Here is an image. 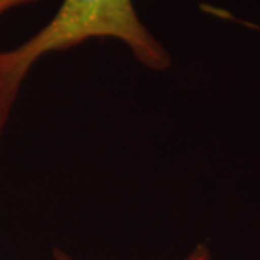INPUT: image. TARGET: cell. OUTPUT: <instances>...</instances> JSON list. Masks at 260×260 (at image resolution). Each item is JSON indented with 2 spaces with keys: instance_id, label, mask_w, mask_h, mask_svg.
I'll use <instances>...</instances> for the list:
<instances>
[{
  "instance_id": "cell-3",
  "label": "cell",
  "mask_w": 260,
  "mask_h": 260,
  "mask_svg": "<svg viewBox=\"0 0 260 260\" xmlns=\"http://www.w3.org/2000/svg\"><path fill=\"white\" fill-rule=\"evenodd\" d=\"M42 0H0V18L8 13L9 10L16 9L20 6H28V5H34Z\"/></svg>"
},
{
  "instance_id": "cell-2",
  "label": "cell",
  "mask_w": 260,
  "mask_h": 260,
  "mask_svg": "<svg viewBox=\"0 0 260 260\" xmlns=\"http://www.w3.org/2000/svg\"><path fill=\"white\" fill-rule=\"evenodd\" d=\"M52 256H54V260H77L73 256H70L67 251L61 250L58 247L52 249ZM184 260H213V257H211V251L205 244H198Z\"/></svg>"
},
{
  "instance_id": "cell-1",
  "label": "cell",
  "mask_w": 260,
  "mask_h": 260,
  "mask_svg": "<svg viewBox=\"0 0 260 260\" xmlns=\"http://www.w3.org/2000/svg\"><path fill=\"white\" fill-rule=\"evenodd\" d=\"M90 39L119 41L140 65L155 73L172 65L169 51L140 20L133 0H62L54 18L34 37L0 51V136L32 67L48 54L68 51Z\"/></svg>"
}]
</instances>
